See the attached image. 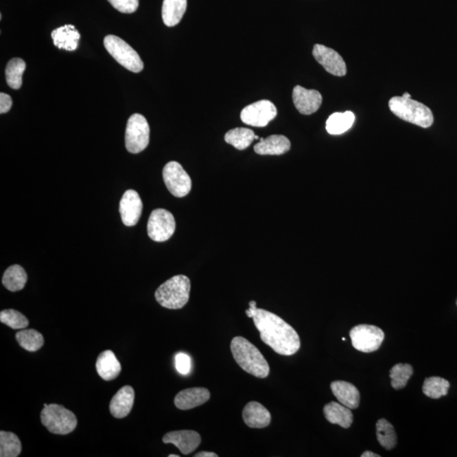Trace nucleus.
I'll use <instances>...</instances> for the list:
<instances>
[{"label":"nucleus","instance_id":"e433bc0d","mask_svg":"<svg viewBox=\"0 0 457 457\" xmlns=\"http://www.w3.org/2000/svg\"><path fill=\"white\" fill-rule=\"evenodd\" d=\"M12 107V99L8 94L0 93V114H5Z\"/></svg>","mask_w":457,"mask_h":457},{"label":"nucleus","instance_id":"2f4dec72","mask_svg":"<svg viewBox=\"0 0 457 457\" xmlns=\"http://www.w3.org/2000/svg\"><path fill=\"white\" fill-rule=\"evenodd\" d=\"M449 383L440 377H430L424 380L423 394L432 399H440L448 394Z\"/></svg>","mask_w":457,"mask_h":457},{"label":"nucleus","instance_id":"393cba45","mask_svg":"<svg viewBox=\"0 0 457 457\" xmlns=\"http://www.w3.org/2000/svg\"><path fill=\"white\" fill-rule=\"evenodd\" d=\"M27 273L24 268L18 264L7 268L2 279L3 286L12 292L21 291L27 284Z\"/></svg>","mask_w":457,"mask_h":457},{"label":"nucleus","instance_id":"6ab92c4d","mask_svg":"<svg viewBox=\"0 0 457 457\" xmlns=\"http://www.w3.org/2000/svg\"><path fill=\"white\" fill-rule=\"evenodd\" d=\"M330 388L340 403L351 410L358 408L360 404V393L353 384L347 381H333L330 384Z\"/></svg>","mask_w":457,"mask_h":457},{"label":"nucleus","instance_id":"a19ab883","mask_svg":"<svg viewBox=\"0 0 457 457\" xmlns=\"http://www.w3.org/2000/svg\"><path fill=\"white\" fill-rule=\"evenodd\" d=\"M180 456L178 455H169V457H179Z\"/></svg>","mask_w":457,"mask_h":457},{"label":"nucleus","instance_id":"c756f323","mask_svg":"<svg viewBox=\"0 0 457 457\" xmlns=\"http://www.w3.org/2000/svg\"><path fill=\"white\" fill-rule=\"evenodd\" d=\"M376 434L379 443L388 451L394 449L397 445V433H395L392 424L388 422L386 419H379L377 422Z\"/></svg>","mask_w":457,"mask_h":457},{"label":"nucleus","instance_id":"bb28decb","mask_svg":"<svg viewBox=\"0 0 457 457\" xmlns=\"http://www.w3.org/2000/svg\"><path fill=\"white\" fill-rule=\"evenodd\" d=\"M254 139H256V135L253 130L242 128V127L228 130L224 136L226 143L232 145L238 150H244L248 148Z\"/></svg>","mask_w":457,"mask_h":457},{"label":"nucleus","instance_id":"9d476101","mask_svg":"<svg viewBox=\"0 0 457 457\" xmlns=\"http://www.w3.org/2000/svg\"><path fill=\"white\" fill-rule=\"evenodd\" d=\"M163 178L170 194L184 198L191 190V180L183 167L176 161L169 162L163 169Z\"/></svg>","mask_w":457,"mask_h":457},{"label":"nucleus","instance_id":"72a5a7b5","mask_svg":"<svg viewBox=\"0 0 457 457\" xmlns=\"http://www.w3.org/2000/svg\"><path fill=\"white\" fill-rule=\"evenodd\" d=\"M0 321L13 329H23L27 328L29 325L27 317L24 316L20 312L14 309L1 311Z\"/></svg>","mask_w":457,"mask_h":457},{"label":"nucleus","instance_id":"f704fd0d","mask_svg":"<svg viewBox=\"0 0 457 457\" xmlns=\"http://www.w3.org/2000/svg\"><path fill=\"white\" fill-rule=\"evenodd\" d=\"M108 1L118 12L125 14L134 13L139 7V0H108Z\"/></svg>","mask_w":457,"mask_h":457},{"label":"nucleus","instance_id":"39448f33","mask_svg":"<svg viewBox=\"0 0 457 457\" xmlns=\"http://www.w3.org/2000/svg\"><path fill=\"white\" fill-rule=\"evenodd\" d=\"M41 422L50 433L54 434H71L78 426V419L74 413L58 404H50L43 408Z\"/></svg>","mask_w":457,"mask_h":457},{"label":"nucleus","instance_id":"a211bd4d","mask_svg":"<svg viewBox=\"0 0 457 457\" xmlns=\"http://www.w3.org/2000/svg\"><path fill=\"white\" fill-rule=\"evenodd\" d=\"M135 399V391L132 386H123L112 398L110 410L116 419H124L132 411Z\"/></svg>","mask_w":457,"mask_h":457},{"label":"nucleus","instance_id":"5701e85b","mask_svg":"<svg viewBox=\"0 0 457 457\" xmlns=\"http://www.w3.org/2000/svg\"><path fill=\"white\" fill-rule=\"evenodd\" d=\"M324 414L329 423L338 424L344 429H348L353 423V414L351 409L338 402L331 401L325 405Z\"/></svg>","mask_w":457,"mask_h":457},{"label":"nucleus","instance_id":"c85d7f7f","mask_svg":"<svg viewBox=\"0 0 457 457\" xmlns=\"http://www.w3.org/2000/svg\"><path fill=\"white\" fill-rule=\"evenodd\" d=\"M25 67V61L20 58H14L9 61L5 69V78L10 88L14 90L21 89Z\"/></svg>","mask_w":457,"mask_h":457},{"label":"nucleus","instance_id":"aec40b11","mask_svg":"<svg viewBox=\"0 0 457 457\" xmlns=\"http://www.w3.org/2000/svg\"><path fill=\"white\" fill-rule=\"evenodd\" d=\"M291 150V141L282 135H272L261 139L254 146V151L260 155H282Z\"/></svg>","mask_w":457,"mask_h":457},{"label":"nucleus","instance_id":"a878e982","mask_svg":"<svg viewBox=\"0 0 457 457\" xmlns=\"http://www.w3.org/2000/svg\"><path fill=\"white\" fill-rule=\"evenodd\" d=\"M355 121V115L353 112L347 111L344 113H333L330 115L326 121V130L331 135H340L353 126Z\"/></svg>","mask_w":457,"mask_h":457},{"label":"nucleus","instance_id":"ddd939ff","mask_svg":"<svg viewBox=\"0 0 457 457\" xmlns=\"http://www.w3.org/2000/svg\"><path fill=\"white\" fill-rule=\"evenodd\" d=\"M143 202L139 194L134 190L126 191L119 202L123 224L126 226H136L143 212Z\"/></svg>","mask_w":457,"mask_h":457},{"label":"nucleus","instance_id":"20e7f679","mask_svg":"<svg viewBox=\"0 0 457 457\" xmlns=\"http://www.w3.org/2000/svg\"><path fill=\"white\" fill-rule=\"evenodd\" d=\"M391 112L398 118L416 126L427 128L433 125L434 115L429 107L412 99L394 97L389 102Z\"/></svg>","mask_w":457,"mask_h":457},{"label":"nucleus","instance_id":"7c9ffc66","mask_svg":"<svg viewBox=\"0 0 457 457\" xmlns=\"http://www.w3.org/2000/svg\"><path fill=\"white\" fill-rule=\"evenodd\" d=\"M23 449L20 438L12 432H0V456L17 457Z\"/></svg>","mask_w":457,"mask_h":457},{"label":"nucleus","instance_id":"4468645a","mask_svg":"<svg viewBox=\"0 0 457 457\" xmlns=\"http://www.w3.org/2000/svg\"><path fill=\"white\" fill-rule=\"evenodd\" d=\"M292 99L296 110L305 115L318 111L323 101L322 95L317 90H308L301 86L294 88Z\"/></svg>","mask_w":457,"mask_h":457},{"label":"nucleus","instance_id":"f3484780","mask_svg":"<svg viewBox=\"0 0 457 457\" xmlns=\"http://www.w3.org/2000/svg\"><path fill=\"white\" fill-rule=\"evenodd\" d=\"M209 399L210 392L206 388H190L176 395L175 405L180 410H190L206 403Z\"/></svg>","mask_w":457,"mask_h":457},{"label":"nucleus","instance_id":"9b49d317","mask_svg":"<svg viewBox=\"0 0 457 457\" xmlns=\"http://www.w3.org/2000/svg\"><path fill=\"white\" fill-rule=\"evenodd\" d=\"M277 116V107L268 100H261L250 104L243 108L241 113L243 123L256 127L266 126Z\"/></svg>","mask_w":457,"mask_h":457},{"label":"nucleus","instance_id":"f03ea898","mask_svg":"<svg viewBox=\"0 0 457 457\" xmlns=\"http://www.w3.org/2000/svg\"><path fill=\"white\" fill-rule=\"evenodd\" d=\"M231 350L235 361L246 373L259 379H266L270 375V366L260 351L242 336L231 340Z\"/></svg>","mask_w":457,"mask_h":457},{"label":"nucleus","instance_id":"dca6fc26","mask_svg":"<svg viewBox=\"0 0 457 457\" xmlns=\"http://www.w3.org/2000/svg\"><path fill=\"white\" fill-rule=\"evenodd\" d=\"M242 418L246 426L252 429H263L271 423L270 412L257 401H251L246 405L243 409Z\"/></svg>","mask_w":457,"mask_h":457},{"label":"nucleus","instance_id":"6e6552de","mask_svg":"<svg viewBox=\"0 0 457 457\" xmlns=\"http://www.w3.org/2000/svg\"><path fill=\"white\" fill-rule=\"evenodd\" d=\"M350 337L355 349L369 353L379 349L384 342V333L375 325H359L351 330Z\"/></svg>","mask_w":457,"mask_h":457},{"label":"nucleus","instance_id":"58836bf2","mask_svg":"<svg viewBox=\"0 0 457 457\" xmlns=\"http://www.w3.org/2000/svg\"><path fill=\"white\" fill-rule=\"evenodd\" d=\"M362 457H379L380 456L378 454H375V453H373L372 452H365L364 454L361 456Z\"/></svg>","mask_w":457,"mask_h":457},{"label":"nucleus","instance_id":"b1692460","mask_svg":"<svg viewBox=\"0 0 457 457\" xmlns=\"http://www.w3.org/2000/svg\"><path fill=\"white\" fill-rule=\"evenodd\" d=\"M187 0H164L162 6L163 21L167 27H175L186 13Z\"/></svg>","mask_w":457,"mask_h":457},{"label":"nucleus","instance_id":"2eb2a0df","mask_svg":"<svg viewBox=\"0 0 457 457\" xmlns=\"http://www.w3.org/2000/svg\"><path fill=\"white\" fill-rule=\"evenodd\" d=\"M202 438L198 432L192 430H179L167 433L163 442L165 444L176 445L184 455L191 454L201 444Z\"/></svg>","mask_w":457,"mask_h":457},{"label":"nucleus","instance_id":"4c0bfd02","mask_svg":"<svg viewBox=\"0 0 457 457\" xmlns=\"http://www.w3.org/2000/svg\"><path fill=\"white\" fill-rule=\"evenodd\" d=\"M195 457H218L215 452H202L194 456Z\"/></svg>","mask_w":457,"mask_h":457},{"label":"nucleus","instance_id":"c9c22d12","mask_svg":"<svg viewBox=\"0 0 457 457\" xmlns=\"http://www.w3.org/2000/svg\"><path fill=\"white\" fill-rule=\"evenodd\" d=\"M176 367L178 372L183 373V375H187L191 369L189 355L185 353H178L176 355Z\"/></svg>","mask_w":457,"mask_h":457},{"label":"nucleus","instance_id":"1a4fd4ad","mask_svg":"<svg viewBox=\"0 0 457 457\" xmlns=\"http://www.w3.org/2000/svg\"><path fill=\"white\" fill-rule=\"evenodd\" d=\"M176 231V220L172 213L157 209L151 213L148 222V234L152 241H168Z\"/></svg>","mask_w":457,"mask_h":457},{"label":"nucleus","instance_id":"cd10ccee","mask_svg":"<svg viewBox=\"0 0 457 457\" xmlns=\"http://www.w3.org/2000/svg\"><path fill=\"white\" fill-rule=\"evenodd\" d=\"M16 338L21 347L30 353L38 351L45 344V338L42 333L35 329L21 330L16 333Z\"/></svg>","mask_w":457,"mask_h":457},{"label":"nucleus","instance_id":"473e14b6","mask_svg":"<svg viewBox=\"0 0 457 457\" xmlns=\"http://www.w3.org/2000/svg\"><path fill=\"white\" fill-rule=\"evenodd\" d=\"M413 373V368L410 364H398L390 371L391 386L395 390L403 389L408 384Z\"/></svg>","mask_w":457,"mask_h":457},{"label":"nucleus","instance_id":"412c9836","mask_svg":"<svg viewBox=\"0 0 457 457\" xmlns=\"http://www.w3.org/2000/svg\"><path fill=\"white\" fill-rule=\"evenodd\" d=\"M54 46L58 49L67 51H75L78 48L79 40L81 38L79 32L73 25H65L56 29L52 32Z\"/></svg>","mask_w":457,"mask_h":457},{"label":"nucleus","instance_id":"7ed1b4c3","mask_svg":"<svg viewBox=\"0 0 457 457\" xmlns=\"http://www.w3.org/2000/svg\"><path fill=\"white\" fill-rule=\"evenodd\" d=\"M191 281L186 275H176L155 292L156 301L168 309H180L189 301Z\"/></svg>","mask_w":457,"mask_h":457},{"label":"nucleus","instance_id":"f257e3e1","mask_svg":"<svg viewBox=\"0 0 457 457\" xmlns=\"http://www.w3.org/2000/svg\"><path fill=\"white\" fill-rule=\"evenodd\" d=\"M246 316L253 319L254 325L260 333V338L275 353L292 355L299 351L301 340L298 333L277 314L257 307L255 301L249 303Z\"/></svg>","mask_w":457,"mask_h":457},{"label":"nucleus","instance_id":"423d86ee","mask_svg":"<svg viewBox=\"0 0 457 457\" xmlns=\"http://www.w3.org/2000/svg\"><path fill=\"white\" fill-rule=\"evenodd\" d=\"M104 45L110 56L127 70L134 73L143 70L144 65L139 54L124 40L115 35H108L104 38Z\"/></svg>","mask_w":457,"mask_h":457},{"label":"nucleus","instance_id":"79ce46f5","mask_svg":"<svg viewBox=\"0 0 457 457\" xmlns=\"http://www.w3.org/2000/svg\"><path fill=\"white\" fill-rule=\"evenodd\" d=\"M456 304H457V302H456Z\"/></svg>","mask_w":457,"mask_h":457},{"label":"nucleus","instance_id":"f8f14e48","mask_svg":"<svg viewBox=\"0 0 457 457\" xmlns=\"http://www.w3.org/2000/svg\"><path fill=\"white\" fill-rule=\"evenodd\" d=\"M313 56L329 73L336 76L346 75L347 65L336 51L324 45H315Z\"/></svg>","mask_w":457,"mask_h":457},{"label":"nucleus","instance_id":"0eeeda50","mask_svg":"<svg viewBox=\"0 0 457 457\" xmlns=\"http://www.w3.org/2000/svg\"><path fill=\"white\" fill-rule=\"evenodd\" d=\"M150 128L146 118L140 114H134L127 121L125 143L130 154H139L146 150L150 143Z\"/></svg>","mask_w":457,"mask_h":457},{"label":"nucleus","instance_id":"4be33fe9","mask_svg":"<svg viewBox=\"0 0 457 457\" xmlns=\"http://www.w3.org/2000/svg\"><path fill=\"white\" fill-rule=\"evenodd\" d=\"M96 369L102 379L110 381L115 379L119 375L121 365L113 351L107 350L103 351L97 358Z\"/></svg>","mask_w":457,"mask_h":457},{"label":"nucleus","instance_id":"ea45409f","mask_svg":"<svg viewBox=\"0 0 457 457\" xmlns=\"http://www.w3.org/2000/svg\"><path fill=\"white\" fill-rule=\"evenodd\" d=\"M402 97H405V99H411V95L408 93H405Z\"/></svg>","mask_w":457,"mask_h":457}]
</instances>
